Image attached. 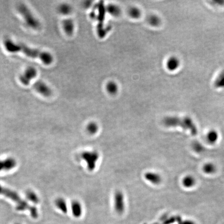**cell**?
<instances>
[{
    "label": "cell",
    "mask_w": 224,
    "mask_h": 224,
    "mask_svg": "<svg viewBox=\"0 0 224 224\" xmlns=\"http://www.w3.org/2000/svg\"><path fill=\"white\" fill-rule=\"evenodd\" d=\"M4 45L6 50L11 53L22 52L27 56L34 59H39L45 65H51L53 61V57L47 51L28 47L22 43H16L11 39H5Z\"/></svg>",
    "instance_id": "cell-1"
},
{
    "label": "cell",
    "mask_w": 224,
    "mask_h": 224,
    "mask_svg": "<svg viewBox=\"0 0 224 224\" xmlns=\"http://www.w3.org/2000/svg\"><path fill=\"white\" fill-rule=\"evenodd\" d=\"M0 195L5 196L14 201L16 204L17 210L19 211H29L33 218H36L38 217V211L36 208V207L29 205L26 201L24 200L15 191L3 187L0 185Z\"/></svg>",
    "instance_id": "cell-2"
},
{
    "label": "cell",
    "mask_w": 224,
    "mask_h": 224,
    "mask_svg": "<svg viewBox=\"0 0 224 224\" xmlns=\"http://www.w3.org/2000/svg\"><path fill=\"white\" fill-rule=\"evenodd\" d=\"M163 124L167 127H179L185 130L190 131L193 135L197 134V128L192 119L189 117L179 118L175 116L167 117L163 119Z\"/></svg>",
    "instance_id": "cell-3"
},
{
    "label": "cell",
    "mask_w": 224,
    "mask_h": 224,
    "mask_svg": "<svg viewBox=\"0 0 224 224\" xmlns=\"http://www.w3.org/2000/svg\"><path fill=\"white\" fill-rule=\"evenodd\" d=\"M17 10L29 27L34 29H37L39 28L41 26L40 22L26 5L22 3L18 4L17 5Z\"/></svg>",
    "instance_id": "cell-4"
},
{
    "label": "cell",
    "mask_w": 224,
    "mask_h": 224,
    "mask_svg": "<svg viewBox=\"0 0 224 224\" xmlns=\"http://www.w3.org/2000/svg\"><path fill=\"white\" fill-rule=\"evenodd\" d=\"M81 157L86 162L89 171H93L96 168V162L99 158L98 153L95 151H84L82 154Z\"/></svg>",
    "instance_id": "cell-5"
},
{
    "label": "cell",
    "mask_w": 224,
    "mask_h": 224,
    "mask_svg": "<svg viewBox=\"0 0 224 224\" xmlns=\"http://www.w3.org/2000/svg\"><path fill=\"white\" fill-rule=\"evenodd\" d=\"M37 72L35 67H29L25 70L23 73L20 75L19 81L22 84L28 86L32 79L37 76Z\"/></svg>",
    "instance_id": "cell-6"
},
{
    "label": "cell",
    "mask_w": 224,
    "mask_h": 224,
    "mask_svg": "<svg viewBox=\"0 0 224 224\" xmlns=\"http://www.w3.org/2000/svg\"><path fill=\"white\" fill-rule=\"evenodd\" d=\"M114 208L117 213L122 214L125 211V203L123 193L117 191L114 195Z\"/></svg>",
    "instance_id": "cell-7"
},
{
    "label": "cell",
    "mask_w": 224,
    "mask_h": 224,
    "mask_svg": "<svg viewBox=\"0 0 224 224\" xmlns=\"http://www.w3.org/2000/svg\"><path fill=\"white\" fill-rule=\"evenodd\" d=\"M33 88L37 93L43 96L49 97L52 94V90L43 81L36 82L34 84Z\"/></svg>",
    "instance_id": "cell-8"
},
{
    "label": "cell",
    "mask_w": 224,
    "mask_h": 224,
    "mask_svg": "<svg viewBox=\"0 0 224 224\" xmlns=\"http://www.w3.org/2000/svg\"><path fill=\"white\" fill-rule=\"evenodd\" d=\"M16 164L15 159L12 158L0 161V171H10L16 167Z\"/></svg>",
    "instance_id": "cell-9"
},
{
    "label": "cell",
    "mask_w": 224,
    "mask_h": 224,
    "mask_svg": "<svg viewBox=\"0 0 224 224\" xmlns=\"http://www.w3.org/2000/svg\"><path fill=\"white\" fill-rule=\"evenodd\" d=\"M144 177L147 181L154 185H158L162 181L161 176L159 174L153 172H148L146 173Z\"/></svg>",
    "instance_id": "cell-10"
},
{
    "label": "cell",
    "mask_w": 224,
    "mask_h": 224,
    "mask_svg": "<svg viewBox=\"0 0 224 224\" xmlns=\"http://www.w3.org/2000/svg\"><path fill=\"white\" fill-rule=\"evenodd\" d=\"M71 212L75 218L81 217L83 214V208L81 203L78 201H74L71 204Z\"/></svg>",
    "instance_id": "cell-11"
},
{
    "label": "cell",
    "mask_w": 224,
    "mask_h": 224,
    "mask_svg": "<svg viewBox=\"0 0 224 224\" xmlns=\"http://www.w3.org/2000/svg\"><path fill=\"white\" fill-rule=\"evenodd\" d=\"M62 27L66 34L71 36L73 34L74 30V24L73 20L70 18L65 19L62 22Z\"/></svg>",
    "instance_id": "cell-12"
},
{
    "label": "cell",
    "mask_w": 224,
    "mask_h": 224,
    "mask_svg": "<svg viewBox=\"0 0 224 224\" xmlns=\"http://www.w3.org/2000/svg\"><path fill=\"white\" fill-rule=\"evenodd\" d=\"M180 65L179 59L176 57H171L168 59L166 67L170 71H174L179 68Z\"/></svg>",
    "instance_id": "cell-13"
},
{
    "label": "cell",
    "mask_w": 224,
    "mask_h": 224,
    "mask_svg": "<svg viewBox=\"0 0 224 224\" xmlns=\"http://www.w3.org/2000/svg\"><path fill=\"white\" fill-rule=\"evenodd\" d=\"M55 205L57 208L63 214H67L68 212V208L66 201L62 198L57 199L55 201Z\"/></svg>",
    "instance_id": "cell-14"
},
{
    "label": "cell",
    "mask_w": 224,
    "mask_h": 224,
    "mask_svg": "<svg viewBox=\"0 0 224 224\" xmlns=\"http://www.w3.org/2000/svg\"><path fill=\"white\" fill-rule=\"evenodd\" d=\"M218 139V134L217 132L214 130H210L206 135L207 142L211 144H213L217 141Z\"/></svg>",
    "instance_id": "cell-15"
},
{
    "label": "cell",
    "mask_w": 224,
    "mask_h": 224,
    "mask_svg": "<svg viewBox=\"0 0 224 224\" xmlns=\"http://www.w3.org/2000/svg\"><path fill=\"white\" fill-rule=\"evenodd\" d=\"M107 11L109 14L112 16H118L121 14V10L117 5L115 4H110L108 5L107 8Z\"/></svg>",
    "instance_id": "cell-16"
},
{
    "label": "cell",
    "mask_w": 224,
    "mask_h": 224,
    "mask_svg": "<svg viewBox=\"0 0 224 224\" xmlns=\"http://www.w3.org/2000/svg\"><path fill=\"white\" fill-rule=\"evenodd\" d=\"M183 186L186 188H191L193 187L196 184V180L195 178L191 176L187 175L184 177L182 181Z\"/></svg>",
    "instance_id": "cell-17"
},
{
    "label": "cell",
    "mask_w": 224,
    "mask_h": 224,
    "mask_svg": "<svg viewBox=\"0 0 224 224\" xmlns=\"http://www.w3.org/2000/svg\"><path fill=\"white\" fill-rule=\"evenodd\" d=\"M72 10V9L71 6L69 4L65 3L61 4L58 7V12L59 13L62 14L63 15H67L71 14Z\"/></svg>",
    "instance_id": "cell-18"
},
{
    "label": "cell",
    "mask_w": 224,
    "mask_h": 224,
    "mask_svg": "<svg viewBox=\"0 0 224 224\" xmlns=\"http://www.w3.org/2000/svg\"><path fill=\"white\" fill-rule=\"evenodd\" d=\"M106 89L110 94H115L118 91V87L116 83L111 81L106 85Z\"/></svg>",
    "instance_id": "cell-19"
},
{
    "label": "cell",
    "mask_w": 224,
    "mask_h": 224,
    "mask_svg": "<svg viewBox=\"0 0 224 224\" xmlns=\"http://www.w3.org/2000/svg\"><path fill=\"white\" fill-rule=\"evenodd\" d=\"M216 166L213 163L208 162L205 164L203 167V171L206 174H211L216 172Z\"/></svg>",
    "instance_id": "cell-20"
},
{
    "label": "cell",
    "mask_w": 224,
    "mask_h": 224,
    "mask_svg": "<svg viewBox=\"0 0 224 224\" xmlns=\"http://www.w3.org/2000/svg\"><path fill=\"white\" fill-rule=\"evenodd\" d=\"M214 86L216 88H224V71L222 72L216 78L215 81Z\"/></svg>",
    "instance_id": "cell-21"
},
{
    "label": "cell",
    "mask_w": 224,
    "mask_h": 224,
    "mask_svg": "<svg viewBox=\"0 0 224 224\" xmlns=\"http://www.w3.org/2000/svg\"><path fill=\"white\" fill-rule=\"evenodd\" d=\"M26 196L28 200H29L31 202L33 203L37 204L39 202V197L33 191H27L26 194Z\"/></svg>",
    "instance_id": "cell-22"
},
{
    "label": "cell",
    "mask_w": 224,
    "mask_h": 224,
    "mask_svg": "<svg viewBox=\"0 0 224 224\" xmlns=\"http://www.w3.org/2000/svg\"><path fill=\"white\" fill-rule=\"evenodd\" d=\"M128 14L132 18H134V19H138L141 16V13L140 10L138 7H131L129 10Z\"/></svg>",
    "instance_id": "cell-23"
},
{
    "label": "cell",
    "mask_w": 224,
    "mask_h": 224,
    "mask_svg": "<svg viewBox=\"0 0 224 224\" xmlns=\"http://www.w3.org/2000/svg\"><path fill=\"white\" fill-rule=\"evenodd\" d=\"M148 22L151 26L156 27L159 26V24L161 22L160 19L159 17L155 15H151L148 17Z\"/></svg>",
    "instance_id": "cell-24"
},
{
    "label": "cell",
    "mask_w": 224,
    "mask_h": 224,
    "mask_svg": "<svg viewBox=\"0 0 224 224\" xmlns=\"http://www.w3.org/2000/svg\"><path fill=\"white\" fill-rule=\"evenodd\" d=\"M98 130V126L94 122H91L90 123H89L87 126V132L90 134H96Z\"/></svg>",
    "instance_id": "cell-25"
},
{
    "label": "cell",
    "mask_w": 224,
    "mask_h": 224,
    "mask_svg": "<svg viewBox=\"0 0 224 224\" xmlns=\"http://www.w3.org/2000/svg\"><path fill=\"white\" fill-rule=\"evenodd\" d=\"M193 149L198 153H201L203 151V147L200 143L195 142L193 144Z\"/></svg>",
    "instance_id": "cell-26"
},
{
    "label": "cell",
    "mask_w": 224,
    "mask_h": 224,
    "mask_svg": "<svg viewBox=\"0 0 224 224\" xmlns=\"http://www.w3.org/2000/svg\"><path fill=\"white\" fill-rule=\"evenodd\" d=\"M182 224H195L193 222V221L191 220H185V221H183L182 222H181Z\"/></svg>",
    "instance_id": "cell-27"
},
{
    "label": "cell",
    "mask_w": 224,
    "mask_h": 224,
    "mask_svg": "<svg viewBox=\"0 0 224 224\" xmlns=\"http://www.w3.org/2000/svg\"><path fill=\"white\" fill-rule=\"evenodd\" d=\"M14 224H22L21 223H15Z\"/></svg>",
    "instance_id": "cell-28"
}]
</instances>
